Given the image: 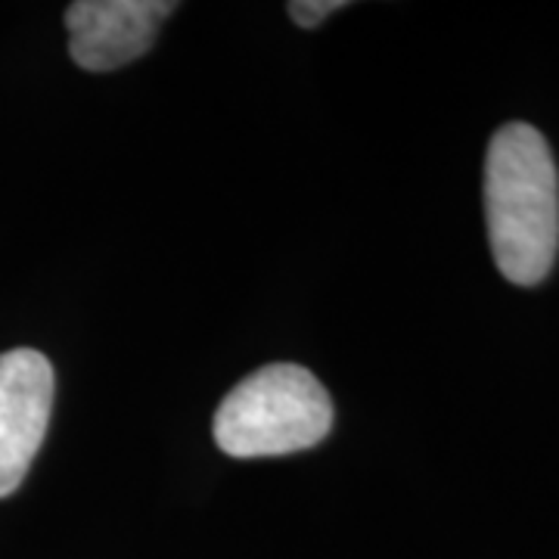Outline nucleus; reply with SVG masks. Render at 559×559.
<instances>
[{
    "mask_svg": "<svg viewBox=\"0 0 559 559\" xmlns=\"http://www.w3.org/2000/svg\"><path fill=\"white\" fill-rule=\"evenodd\" d=\"M485 221L495 264L516 286L550 274L559 249V178L538 128L513 121L488 143Z\"/></svg>",
    "mask_w": 559,
    "mask_h": 559,
    "instance_id": "nucleus-1",
    "label": "nucleus"
},
{
    "mask_svg": "<svg viewBox=\"0 0 559 559\" xmlns=\"http://www.w3.org/2000/svg\"><path fill=\"white\" fill-rule=\"evenodd\" d=\"M333 426V401L299 364H267L227 392L212 432L237 460L280 457L314 448Z\"/></svg>",
    "mask_w": 559,
    "mask_h": 559,
    "instance_id": "nucleus-2",
    "label": "nucleus"
},
{
    "mask_svg": "<svg viewBox=\"0 0 559 559\" xmlns=\"http://www.w3.org/2000/svg\"><path fill=\"white\" fill-rule=\"evenodd\" d=\"M53 407V367L35 348L0 355V498L25 479Z\"/></svg>",
    "mask_w": 559,
    "mask_h": 559,
    "instance_id": "nucleus-3",
    "label": "nucleus"
},
{
    "mask_svg": "<svg viewBox=\"0 0 559 559\" xmlns=\"http://www.w3.org/2000/svg\"><path fill=\"white\" fill-rule=\"evenodd\" d=\"M175 10L171 0H79L66 10L69 53L87 72L121 69L153 47Z\"/></svg>",
    "mask_w": 559,
    "mask_h": 559,
    "instance_id": "nucleus-4",
    "label": "nucleus"
},
{
    "mask_svg": "<svg viewBox=\"0 0 559 559\" xmlns=\"http://www.w3.org/2000/svg\"><path fill=\"white\" fill-rule=\"evenodd\" d=\"M342 7H345L342 0H293L286 10H289V16H293L296 25H301V28H314V25H320L330 13H336Z\"/></svg>",
    "mask_w": 559,
    "mask_h": 559,
    "instance_id": "nucleus-5",
    "label": "nucleus"
}]
</instances>
